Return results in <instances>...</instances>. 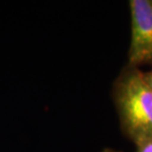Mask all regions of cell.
I'll return each instance as SVG.
<instances>
[{"label":"cell","mask_w":152,"mask_h":152,"mask_svg":"<svg viewBox=\"0 0 152 152\" xmlns=\"http://www.w3.org/2000/svg\"><path fill=\"white\" fill-rule=\"evenodd\" d=\"M113 98L126 134L134 143L152 137V89L143 71L127 65L115 81Z\"/></svg>","instance_id":"6da1fadb"},{"label":"cell","mask_w":152,"mask_h":152,"mask_svg":"<svg viewBox=\"0 0 152 152\" xmlns=\"http://www.w3.org/2000/svg\"><path fill=\"white\" fill-rule=\"evenodd\" d=\"M132 38L129 65L152 64V0H130Z\"/></svg>","instance_id":"7a4b0ae2"},{"label":"cell","mask_w":152,"mask_h":152,"mask_svg":"<svg viewBox=\"0 0 152 152\" xmlns=\"http://www.w3.org/2000/svg\"><path fill=\"white\" fill-rule=\"evenodd\" d=\"M134 144L136 146L134 152H152V137L142 139Z\"/></svg>","instance_id":"3957f363"},{"label":"cell","mask_w":152,"mask_h":152,"mask_svg":"<svg viewBox=\"0 0 152 152\" xmlns=\"http://www.w3.org/2000/svg\"><path fill=\"white\" fill-rule=\"evenodd\" d=\"M143 78H144V80L146 81V83L148 84V86L152 89V70L143 72Z\"/></svg>","instance_id":"277c9868"},{"label":"cell","mask_w":152,"mask_h":152,"mask_svg":"<svg viewBox=\"0 0 152 152\" xmlns=\"http://www.w3.org/2000/svg\"><path fill=\"white\" fill-rule=\"evenodd\" d=\"M102 152H121V151H117V150H114V149H111V148H106Z\"/></svg>","instance_id":"5b68a950"}]
</instances>
